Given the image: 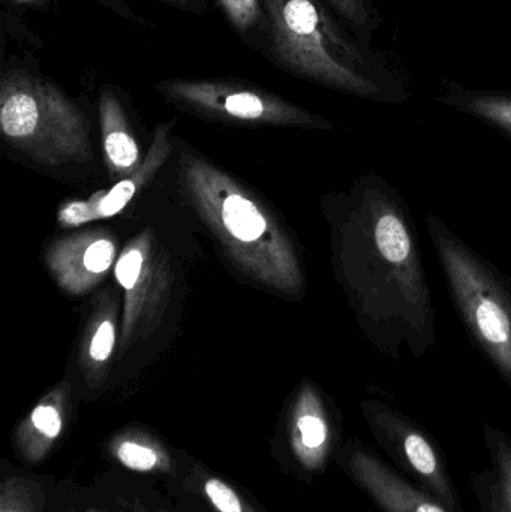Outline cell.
Listing matches in <instances>:
<instances>
[{
	"label": "cell",
	"mask_w": 511,
	"mask_h": 512,
	"mask_svg": "<svg viewBox=\"0 0 511 512\" xmlns=\"http://www.w3.org/2000/svg\"><path fill=\"white\" fill-rule=\"evenodd\" d=\"M263 5L264 44L276 65L345 92H381L386 60L348 35L324 2L263 0Z\"/></svg>",
	"instance_id": "obj_1"
},
{
	"label": "cell",
	"mask_w": 511,
	"mask_h": 512,
	"mask_svg": "<svg viewBox=\"0 0 511 512\" xmlns=\"http://www.w3.org/2000/svg\"><path fill=\"white\" fill-rule=\"evenodd\" d=\"M366 417L378 447L402 475L450 512H465L446 456L425 429L378 406H372Z\"/></svg>",
	"instance_id": "obj_2"
},
{
	"label": "cell",
	"mask_w": 511,
	"mask_h": 512,
	"mask_svg": "<svg viewBox=\"0 0 511 512\" xmlns=\"http://www.w3.org/2000/svg\"><path fill=\"white\" fill-rule=\"evenodd\" d=\"M341 465L381 512H450L363 442H350L342 450Z\"/></svg>",
	"instance_id": "obj_3"
},
{
	"label": "cell",
	"mask_w": 511,
	"mask_h": 512,
	"mask_svg": "<svg viewBox=\"0 0 511 512\" xmlns=\"http://www.w3.org/2000/svg\"><path fill=\"white\" fill-rule=\"evenodd\" d=\"M486 451L491 466L468 475L480 512H511V438L486 424Z\"/></svg>",
	"instance_id": "obj_4"
},
{
	"label": "cell",
	"mask_w": 511,
	"mask_h": 512,
	"mask_svg": "<svg viewBox=\"0 0 511 512\" xmlns=\"http://www.w3.org/2000/svg\"><path fill=\"white\" fill-rule=\"evenodd\" d=\"M222 219L228 231L242 242H254L266 230V221L254 204L239 195H231L225 200Z\"/></svg>",
	"instance_id": "obj_5"
},
{
	"label": "cell",
	"mask_w": 511,
	"mask_h": 512,
	"mask_svg": "<svg viewBox=\"0 0 511 512\" xmlns=\"http://www.w3.org/2000/svg\"><path fill=\"white\" fill-rule=\"evenodd\" d=\"M225 17L239 35L252 44L258 38H264L266 30V15H264L263 0H218Z\"/></svg>",
	"instance_id": "obj_6"
},
{
	"label": "cell",
	"mask_w": 511,
	"mask_h": 512,
	"mask_svg": "<svg viewBox=\"0 0 511 512\" xmlns=\"http://www.w3.org/2000/svg\"><path fill=\"white\" fill-rule=\"evenodd\" d=\"M134 192V183L126 180V182L114 186L110 194L104 200L99 201L98 207L92 206V204H75L63 212V219L77 224V222H86L93 218L116 215L128 204Z\"/></svg>",
	"instance_id": "obj_7"
},
{
	"label": "cell",
	"mask_w": 511,
	"mask_h": 512,
	"mask_svg": "<svg viewBox=\"0 0 511 512\" xmlns=\"http://www.w3.org/2000/svg\"><path fill=\"white\" fill-rule=\"evenodd\" d=\"M321 2L332 8L365 41L366 38H371L372 32L380 27V18L372 0H321Z\"/></svg>",
	"instance_id": "obj_8"
},
{
	"label": "cell",
	"mask_w": 511,
	"mask_h": 512,
	"mask_svg": "<svg viewBox=\"0 0 511 512\" xmlns=\"http://www.w3.org/2000/svg\"><path fill=\"white\" fill-rule=\"evenodd\" d=\"M377 242L387 261H404L411 251L410 237L402 222L395 216H384L377 225Z\"/></svg>",
	"instance_id": "obj_9"
},
{
	"label": "cell",
	"mask_w": 511,
	"mask_h": 512,
	"mask_svg": "<svg viewBox=\"0 0 511 512\" xmlns=\"http://www.w3.org/2000/svg\"><path fill=\"white\" fill-rule=\"evenodd\" d=\"M300 442L308 453H311L312 465H320L326 460L329 450L330 430L326 421L318 415H303L297 423Z\"/></svg>",
	"instance_id": "obj_10"
},
{
	"label": "cell",
	"mask_w": 511,
	"mask_h": 512,
	"mask_svg": "<svg viewBox=\"0 0 511 512\" xmlns=\"http://www.w3.org/2000/svg\"><path fill=\"white\" fill-rule=\"evenodd\" d=\"M476 316L480 333L489 342L498 345V343H506L509 340V322L500 307L494 306L492 303H483L477 309Z\"/></svg>",
	"instance_id": "obj_11"
},
{
	"label": "cell",
	"mask_w": 511,
	"mask_h": 512,
	"mask_svg": "<svg viewBox=\"0 0 511 512\" xmlns=\"http://www.w3.org/2000/svg\"><path fill=\"white\" fill-rule=\"evenodd\" d=\"M105 150H107L108 158L117 167H131L138 158L137 144L122 131H113L107 135Z\"/></svg>",
	"instance_id": "obj_12"
},
{
	"label": "cell",
	"mask_w": 511,
	"mask_h": 512,
	"mask_svg": "<svg viewBox=\"0 0 511 512\" xmlns=\"http://www.w3.org/2000/svg\"><path fill=\"white\" fill-rule=\"evenodd\" d=\"M117 457L126 468L132 469V471H152L158 463L155 451L147 447H141V445L134 444V442H125V444L120 445Z\"/></svg>",
	"instance_id": "obj_13"
},
{
	"label": "cell",
	"mask_w": 511,
	"mask_h": 512,
	"mask_svg": "<svg viewBox=\"0 0 511 512\" xmlns=\"http://www.w3.org/2000/svg\"><path fill=\"white\" fill-rule=\"evenodd\" d=\"M207 496L212 504L221 512H242V504L236 493L219 480H209L206 483Z\"/></svg>",
	"instance_id": "obj_14"
},
{
	"label": "cell",
	"mask_w": 511,
	"mask_h": 512,
	"mask_svg": "<svg viewBox=\"0 0 511 512\" xmlns=\"http://www.w3.org/2000/svg\"><path fill=\"white\" fill-rule=\"evenodd\" d=\"M114 246L107 240H99L89 246L84 254V267L92 273H102L113 262Z\"/></svg>",
	"instance_id": "obj_15"
},
{
	"label": "cell",
	"mask_w": 511,
	"mask_h": 512,
	"mask_svg": "<svg viewBox=\"0 0 511 512\" xmlns=\"http://www.w3.org/2000/svg\"><path fill=\"white\" fill-rule=\"evenodd\" d=\"M32 423L47 438H56L62 430L59 412L51 406H38L33 411Z\"/></svg>",
	"instance_id": "obj_16"
},
{
	"label": "cell",
	"mask_w": 511,
	"mask_h": 512,
	"mask_svg": "<svg viewBox=\"0 0 511 512\" xmlns=\"http://www.w3.org/2000/svg\"><path fill=\"white\" fill-rule=\"evenodd\" d=\"M141 264H143V256L138 251L128 252L119 264H117V279L123 288L131 289L137 283L140 276Z\"/></svg>",
	"instance_id": "obj_17"
},
{
	"label": "cell",
	"mask_w": 511,
	"mask_h": 512,
	"mask_svg": "<svg viewBox=\"0 0 511 512\" xmlns=\"http://www.w3.org/2000/svg\"><path fill=\"white\" fill-rule=\"evenodd\" d=\"M114 345V328L110 322H104L96 331L93 337L92 345H90V355L96 361H104L110 357Z\"/></svg>",
	"instance_id": "obj_18"
},
{
	"label": "cell",
	"mask_w": 511,
	"mask_h": 512,
	"mask_svg": "<svg viewBox=\"0 0 511 512\" xmlns=\"http://www.w3.org/2000/svg\"><path fill=\"white\" fill-rule=\"evenodd\" d=\"M95 2L101 3L102 6L110 9L114 14L126 18V20L138 21V23L143 21L137 14H135L134 9H132L125 0H95Z\"/></svg>",
	"instance_id": "obj_19"
},
{
	"label": "cell",
	"mask_w": 511,
	"mask_h": 512,
	"mask_svg": "<svg viewBox=\"0 0 511 512\" xmlns=\"http://www.w3.org/2000/svg\"><path fill=\"white\" fill-rule=\"evenodd\" d=\"M161 2L174 6L180 11L195 12V14L206 12V2L204 0H161Z\"/></svg>",
	"instance_id": "obj_20"
},
{
	"label": "cell",
	"mask_w": 511,
	"mask_h": 512,
	"mask_svg": "<svg viewBox=\"0 0 511 512\" xmlns=\"http://www.w3.org/2000/svg\"><path fill=\"white\" fill-rule=\"evenodd\" d=\"M20 2H24V3H38V0H20Z\"/></svg>",
	"instance_id": "obj_21"
}]
</instances>
